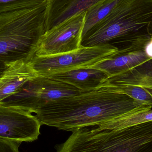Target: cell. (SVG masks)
Wrapping results in <instances>:
<instances>
[{"label":"cell","instance_id":"obj_1","mask_svg":"<svg viewBox=\"0 0 152 152\" xmlns=\"http://www.w3.org/2000/svg\"><path fill=\"white\" fill-rule=\"evenodd\" d=\"M151 108L106 81L95 89L46 104L33 113L41 125L72 132Z\"/></svg>","mask_w":152,"mask_h":152},{"label":"cell","instance_id":"obj_2","mask_svg":"<svg viewBox=\"0 0 152 152\" xmlns=\"http://www.w3.org/2000/svg\"><path fill=\"white\" fill-rule=\"evenodd\" d=\"M152 0H120L82 37L81 45L126 44L152 35Z\"/></svg>","mask_w":152,"mask_h":152},{"label":"cell","instance_id":"obj_3","mask_svg":"<svg viewBox=\"0 0 152 152\" xmlns=\"http://www.w3.org/2000/svg\"><path fill=\"white\" fill-rule=\"evenodd\" d=\"M56 152H152V121L117 129L85 127L72 131Z\"/></svg>","mask_w":152,"mask_h":152},{"label":"cell","instance_id":"obj_4","mask_svg":"<svg viewBox=\"0 0 152 152\" xmlns=\"http://www.w3.org/2000/svg\"><path fill=\"white\" fill-rule=\"evenodd\" d=\"M46 4L0 15V63L29 62L46 32Z\"/></svg>","mask_w":152,"mask_h":152},{"label":"cell","instance_id":"obj_5","mask_svg":"<svg viewBox=\"0 0 152 152\" xmlns=\"http://www.w3.org/2000/svg\"><path fill=\"white\" fill-rule=\"evenodd\" d=\"M118 51L111 44L93 47L81 45L75 50L54 55H35L29 62L38 75L47 76L79 69L92 67L113 57Z\"/></svg>","mask_w":152,"mask_h":152},{"label":"cell","instance_id":"obj_6","mask_svg":"<svg viewBox=\"0 0 152 152\" xmlns=\"http://www.w3.org/2000/svg\"><path fill=\"white\" fill-rule=\"evenodd\" d=\"M80 92L65 82L37 75L28 81L19 92L2 103L23 108L33 113L46 104L76 95Z\"/></svg>","mask_w":152,"mask_h":152},{"label":"cell","instance_id":"obj_7","mask_svg":"<svg viewBox=\"0 0 152 152\" xmlns=\"http://www.w3.org/2000/svg\"><path fill=\"white\" fill-rule=\"evenodd\" d=\"M86 12L75 15L44 33L36 55H54L77 50L81 45Z\"/></svg>","mask_w":152,"mask_h":152},{"label":"cell","instance_id":"obj_8","mask_svg":"<svg viewBox=\"0 0 152 152\" xmlns=\"http://www.w3.org/2000/svg\"><path fill=\"white\" fill-rule=\"evenodd\" d=\"M32 113L23 108L0 102V138L21 143L36 140L41 125Z\"/></svg>","mask_w":152,"mask_h":152},{"label":"cell","instance_id":"obj_9","mask_svg":"<svg viewBox=\"0 0 152 152\" xmlns=\"http://www.w3.org/2000/svg\"><path fill=\"white\" fill-rule=\"evenodd\" d=\"M152 35L140 37L119 50L110 58L92 68L104 72L109 78L133 69L152 61Z\"/></svg>","mask_w":152,"mask_h":152},{"label":"cell","instance_id":"obj_10","mask_svg":"<svg viewBox=\"0 0 152 152\" xmlns=\"http://www.w3.org/2000/svg\"><path fill=\"white\" fill-rule=\"evenodd\" d=\"M104 0H48L45 10L46 32L75 15L87 12Z\"/></svg>","mask_w":152,"mask_h":152},{"label":"cell","instance_id":"obj_11","mask_svg":"<svg viewBox=\"0 0 152 152\" xmlns=\"http://www.w3.org/2000/svg\"><path fill=\"white\" fill-rule=\"evenodd\" d=\"M7 65L0 77V102L18 93L28 81L37 75L29 62L20 60Z\"/></svg>","mask_w":152,"mask_h":152},{"label":"cell","instance_id":"obj_12","mask_svg":"<svg viewBox=\"0 0 152 152\" xmlns=\"http://www.w3.org/2000/svg\"><path fill=\"white\" fill-rule=\"evenodd\" d=\"M46 77L65 82L81 91L95 89L105 83L109 78L103 71L92 67L57 73Z\"/></svg>","mask_w":152,"mask_h":152},{"label":"cell","instance_id":"obj_13","mask_svg":"<svg viewBox=\"0 0 152 152\" xmlns=\"http://www.w3.org/2000/svg\"><path fill=\"white\" fill-rule=\"evenodd\" d=\"M110 84H125L137 86L152 90V61L117 75L109 78Z\"/></svg>","mask_w":152,"mask_h":152},{"label":"cell","instance_id":"obj_14","mask_svg":"<svg viewBox=\"0 0 152 152\" xmlns=\"http://www.w3.org/2000/svg\"><path fill=\"white\" fill-rule=\"evenodd\" d=\"M152 121V108L123 116L98 126L101 129H117Z\"/></svg>","mask_w":152,"mask_h":152},{"label":"cell","instance_id":"obj_15","mask_svg":"<svg viewBox=\"0 0 152 152\" xmlns=\"http://www.w3.org/2000/svg\"><path fill=\"white\" fill-rule=\"evenodd\" d=\"M120 0H104L86 12L82 37L101 20L105 17Z\"/></svg>","mask_w":152,"mask_h":152},{"label":"cell","instance_id":"obj_16","mask_svg":"<svg viewBox=\"0 0 152 152\" xmlns=\"http://www.w3.org/2000/svg\"><path fill=\"white\" fill-rule=\"evenodd\" d=\"M48 0H0V15L47 4Z\"/></svg>","mask_w":152,"mask_h":152},{"label":"cell","instance_id":"obj_17","mask_svg":"<svg viewBox=\"0 0 152 152\" xmlns=\"http://www.w3.org/2000/svg\"><path fill=\"white\" fill-rule=\"evenodd\" d=\"M112 85L118 88L122 93L130 96L134 100L152 105V95L151 90L132 85L125 84Z\"/></svg>","mask_w":152,"mask_h":152},{"label":"cell","instance_id":"obj_18","mask_svg":"<svg viewBox=\"0 0 152 152\" xmlns=\"http://www.w3.org/2000/svg\"><path fill=\"white\" fill-rule=\"evenodd\" d=\"M21 143L0 138V152H19Z\"/></svg>","mask_w":152,"mask_h":152},{"label":"cell","instance_id":"obj_19","mask_svg":"<svg viewBox=\"0 0 152 152\" xmlns=\"http://www.w3.org/2000/svg\"><path fill=\"white\" fill-rule=\"evenodd\" d=\"M7 67V65L0 63V77L2 75L4 71L6 69Z\"/></svg>","mask_w":152,"mask_h":152}]
</instances>
